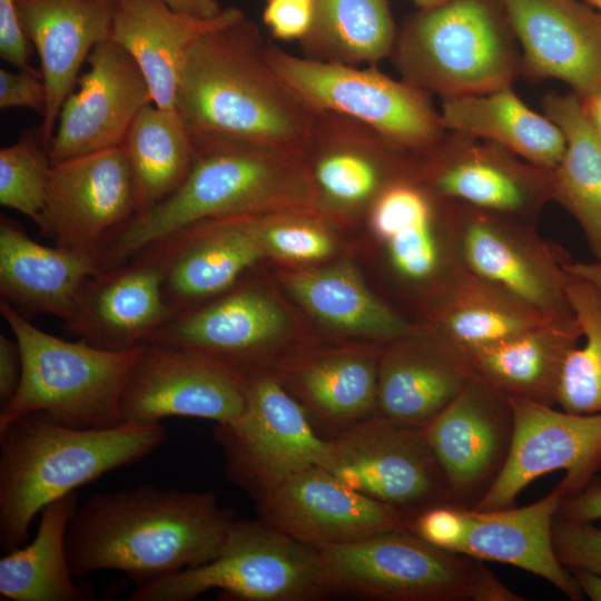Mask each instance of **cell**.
Wrapping results in <instances>:
<instances>
[{
    "label": "cell",
    "instance_id": "obj_1",
    "mask_svg": "<svg viewBox=\"0 0 601 601\" xmlns=\"http://www.w3.org/2000/svg\"><path fill=\"white\" fill-rule=\"evenodd\" d=\"M234 522L210 491L140 485L97 493L70 516L67 556L76 580L116 570L141 583L214 560Z\"/></svg>",
    "mask_w": 601,
    "mask_h": 601
},
{
    "label": "cell",
    "instance_id": "obj_2",
    "mask_svg": "<svg viewBox=\"0 0 601 601\" xmlns=\"http://www.w3.org/2000/svg\"><path fill=\"white\" fill-rule=\"evenodd\" d=\"M265 49L245 13L194 42L176 99L193 142L255 145L304 157L317 112L277 78Z\"/></svg>",
    "mask_w": 601,
    "mask_h": 601
},
{
    "label": "cell",
    "instance_id": "obj_3",
    "mask_svg": "<svg viewBox=\"0 0 601 601\" xmlns=\"http://www.w3.org/2000/svg\"><path fill=\"white\" fill-rule=\"evenodd\" d=\"M159 424L108 428L61 425L41 412L0 428V545H24L45 506L114 470L145 459L165 440Z\"/></svg>",
    "mask_w": 601,
    "mask_h": 601
},
{
    "label": "cell",
    "instance_id": "obj_4",
    "mask_svg": "<svg viewBox=\"0 0 601 601\" xmlns=\"http://www.w3.org/2000/svg\"><path fill=\"white\" fill-rule=\"evenodd\" d=\"M194 162L168 198L137 215L100 253V268L118 265L186 226L309 206L312 180L304 157L233 142H193Z\"/></svg>",
    "mask_w": 601,
    "mask_h": 601
},
{
    "label": "cell",
    "instance_id": "obj_5",
    "mask_svg": "<svg viewBox=\"0 0 601 601\" xmlns=\"http://www.w3.org/2000/svg\"><path fill=\"white\" fill-rule=\"evenodd\" d=\"M0 313L19 344L22 373L0 410V428L41 412L65 426L108 428L122 422L120 400L142 346L110 351L48 334L1 299Z\"/></svg>",
    "mask_w": 601,
    "mask_h": 601
},
{
    "label": "cell",
    "instance_id": "obj_6",
    "mask_svg": "<svg viewBox=\"0 0 601 601\" xmlns=\"http://www.w3.org/2000/svg\"><path fill=\"white\" fill-rule=\"evenodd\" d=\"M509 30L491 0H446L406 23L396 63L405 81L444 99L487 93L522 67Z\"/></svg>",
    "mask_w": 601,
    "mask_h": 601
},
{
    "label": "cell",
    "instance_id": "obj_7",
    "mask_svg": "<svg viewBox=\"0 0 601 601\" xmlns=\"http://www.w3.org/2000/svg\"><path fill=\"white\" fill-rule=\"evenodd\" d=\"M211 589L243 601L328 597L319 551L258 519L235 520L214 560L141 582L125 600L191 601Z\"/></svg>",
    "mask_w": 601,
    "mask_h": 601
},
{
    "label": "cell",
    "instance_id": "obj_8",
    "mask_svg": "<svg viewBox=\"0 0 601 601\" xmlns=\"http://www.w3.org/2000/svg\"><path fill=\"white\" fill-rule=\"evenodd\" d=\"M265 56L283 85L315 112L355 120L406 151H425L446 134L424 89L405 80L274 47Z\"/></svg>",
    "mask_w": 601,
    "mask_h": 601
},
{
    "label": "cell",
    "instance_id": "obj_9",
    "mask_svg": "<svg viewBox=\"0 0 601 601\" xmlns=\"http://www.w3.org/2000/svg\"><path fill=\"white\" fill-rule=\"evenodd\" d=\"M318 551L328 595L366 600L479 601L489 570L405 526Z\"/></svg>",
    "mask_w": 601,
    "mask_h": 601
},
{
    "label": "cell",
    "instance_id": "obj_10",
    "mask_svg": "<svg viewBox=\"0 0 601 601\" xmlns=\"http://www.w3.org/2000/svg\"><path fill=\"white\" fill-rule=\"evenodd\" d=\"M566 496L560 482L545 496L521 508L477 510L442 504L412 516L405 528L452 553L528 571L578 601L583 592L552 543V523Z\"/></svg>",
    "mask_w": 601,
    "mask_h": 601
},
{
    "label": "cell",
    "instance_id": "obj_11",
    "mask_svg": "<svg viewBox=\"0 0 601 601\" xmlns=\"http://www.w3.org/2000/svg\"><path fill=\"white\" fill-rule=\"evenodd\" d=\"M245 377L244 413L214 431L226 457L227 477L255 500L303 470L327 469L331 440L316 434L280 380L266 371Z\"/></svg>",
    "mask_w": 601,
    "mask_h": 601
},
{
    "label": "cell",
    "instance_id": "obj_12",
    "mask_svg": "<svg viewBox=\"0 0 601 601\" xmlns=\"http://www.w3.org/2000/svg\"><path fill=\"white\" fill-rule=\"evenodd\" d=\"M327 470L347 487L405 518L452 504L446 477L424 427L375 415L331 440Z\"/></svg>",
    "mask_w": 601,
    "mask_h": 601
},
{
    "label": "cell",
    "instance_id": "obj_13",
    "mask_svg": "<svg viewBox=\"0 0 601 601\" xmlns=\"http://www.w3.org/2000/svg\"><path fill=\"white\" fill-rule=\"evenodd\" d=\"M138 214L132 171L117 147L52 164L36 225L55 245L97 260Z\"/></svg>",
    "mask_w": 601,
    "mask_h": 601
},
{
    "label": "cell",
    "instance_id": "obj_14",
    "mask_svg": "<svg viewBox=\"0 0 601 601\" xmlns=\"http://www.w3.org/2000/svg\"><path fill=\"white\" fill-rule=\"evenodd\" d=\"M513 440L506 462L490 490L473 509L513 506L538 477L563 470L568 496L591 484L601 467V414H577L526 398L509 396Z\"/></svg>",
    "mask_w": 601,
    "mask_h": 601
},
{
    "label": "cell",
    "instance_id": "obj_15",
    "mask_svg": "<svg viewBox=\"0 0 601 601\" xmlns=\"http://www.w3.org/2000/svg\"><path fill=\"white\" fill-rule=\"evenodd\" d=\"M246 407L245 375L178 348L146 344L120 400L122 422L159 424L186 416L229 424Z\"/></svg>",
    "mask_w": 601,
    "mask_h": 601
},
{
    "label": "cell",
    "instance_id": "obj_16",
    "mask_svg": "<svg viewBox=\"0 0 601 601\" xmlns=\"http://www.w3.org/2000/svg\"><path fill=\"white\" fill-rule=\"evenodd\" d=\"M452 504L474 508L509 456L514 416L509 396L474 375L425 427Z\"/></svg>",
    "mask_w": 601,
    "mask_h": 601
},
{
    "label": "cell",
    "instance_id": "obj_17",
    "mask_svg": "<svg viewBox=\"0 0 601 601\" xmlns=\"http://www.w3.org/2000/svg\"><path fill=\"white\" fill-rule=\"evenodd\" d=\"M252 217L203 220L139 250L157 265L173 317L231 288L267 253Z\"/></svg>",
    "mask_w": 601,
    "mask_h": 601
},
{
    "label": "cell",
    "instance_id": "obj_18",
    "mask_svg": "<svg viewBox=\"0 0 601 601\" xmlns=\"http://www.w3.org/2000/svg\"><path fill=\"white\" fill-rule=\"evenodd\" d=\"M255 502L263 522L317 550L405 526L398 511L347 487L322 466L289 476Z\"/></svg>",
    "mask_w": 601,
    "mask_h": 601
},
{
    "label": "cell",
    "instance_id": "obj_19",
    "mask_svg": "<svg viewBox=\"0 0 601 601\" xmlns=\"http://www.w3.org/2000/svg\"><path fill=\"white\" fill-rule=\"evenodd\" d=\"M87 61L61 107L48 147L51 164L121 147L139 111L152 102L139 67L111 38L96 45Z\"/></svg>",
    "mask_w": 601,
    "mask_h": 601
},
{
    "label": "cell",
    "instance_id": "obj_20",
    "mask_svg": "<svg viewBox=\"0 0 601 601\" xmlns=\"http://www.w3.org/2000/svg\"><path fill=\"white\" fill-rule=\"evenodd\" d=\"M171 318L160 272L139 252L88 277L63 326L95 347L126 351L150 343Z\"/></svg>",
    "mask_w": 601,
    "mask_h": 601
},
{
    "label": "cell",
    "instance_id": "obj_21",
    "mask_svg": "<svg viewBox=\"0 0 601 601\" xmlns=\"http://www.w3.org/2000/svg\"><path fill=\"white\" fill-rule=\"evenodd\" d=\"M285 324L283 311L266 293L236 283L173 317L150 343L203 356L246 376L257 372V361L267 355Z\"/></svg>",
    "mask_w": 601,
    "mask_h": 601
},
{
    "label": "cell",
    "instance_id": "obj_22",
    "mask_svg": "<svg viewBox=\"0 0 601 601\" xmlns=\"http://www.w3.org/2000/svg\"><path fill=\"white\" fill-rule=\"evenodd\" d=\"M522 68L569 85L581 99L601 83V12L581 0H499Z\"/></svg>",
    "mask_w": 601,
    "mask_h": 601
},
{
    "label": "cell",
    "instance_id": "obj_23",
    "mask_svg": "<svg viewBox=\"0 0 601 601\" xmlns=\"http://www.w3.org/2000/svg\"><path fill=\"white\" fill-rule=\"evenodd\" d=\"M116 0H16L28 39L39 56L47 100L39 128L48 149L61 107L78 72L99 42L111 36Z\"/></svg>",
    "mask_w": 601,
    "mask_h": 601
},
{
    "label": "cell",
    "instance_id": "obj_24",
    "mask_svg": "<svg viewBox=\"0 0 601 601\" xmlns=\"http://www.w3.org/2000/svg\"><path fill=\"white\" fill-rule=\"evenodd\" d=\"M426 151L441 195L500 214H516L551 193L552 170L525 166L495 142L452 131Z\"/></svg>",
    "mask_w": 601,
    "mask_h": 601
},
{
    "label": "cell",
    "instance_id": "obj_25",
    "mask_svg": "<svg viewBox=\"0 0 601 601\" xmlns=\"http://www.w3.org/2000/svg\"><path fill=\"white\" fill-rule=\"evenodd\" d=\"M243 14L228 7L215 17L199 18L177 12L160 0H116L110 38L139 67L152 102L176 109L180 75L194 42Z\"/></svg>",
    "mask_w": 601,
    "mask_h": 601
},
{
    "label": "cell",
    "instance_id": "obj_26",
    "mask_svg": "<svg viewBox=\"0 0 601 601\" xmlns=\"http://www.w3.org/2000/svg\"><path fill=\"white\" fill-rule=\"evenodd\" d=\"M461 236L471 274L545 317L573 314L563 264L551 263L542 250L490 216H471Z\"/></svg>",
    "mask_w": 601,
    "mask_h": 601
},
{
    "label": "cell",
    "instance_id": "obj_27",
    "mask_svg": "<svg viewBox=\"0 0 601 601\" xmlns=\"http://www.w3.org/2000/svg\"><path fill=\"white\" fill-rule=\"evenodd\" d=\"M98 269L95 258L41 245L14 220L0 217V295L22 315L66 321L82 284Z\"/></svg>",
    "mask_w": 601,
    "mask_h": 601
},
{
    "label": "cell",
    "instance_id": "obj_28",
    "mask_svg": "<svg viewBox=\"0 0 601 601\" xmlns=\"http://www.w3.org/2000/svg\"><path fill=\"white\" fill-rule=\"evenodd\" d=\"M581 337L573 313L549 318L465 358L475 376L501 393L553 406L565 357Z\"/></svg>",
    "mask_w": 601,
    "mask_h": 601
},
{
    "label": "cell",
    "instance_id": "obj_29",
    "mask_svg": "<svg viewBox=\"0 0 601 601\" xmlns=\"http://www.w3.org/2000/svg\"><path fill=\"white\" fill-rule=\"evenodd\" d=\"M473 377L466 358L447 345L388 352L378 365L376 415L425 427Z\"/></svg>",
    "mask_w": 601,
    "mask_h": 601
},
{
    "label": "cell",
    "instance_id": "obj_30",
    "mask_svg": "<svg viewBox=\"0 0 601 601\" xmlns=\"http://www.w3.org/2000/svg\"><path fill=\"white\" fill-rule=\"evenodd\" d=\"M440 115L446 130L495 142L540 168L554 169L565 151L561 129L530 109L511 86L444 99Z\"/></svg>",
    "mask_w": 601,
    "mask_h": 601
},
{
    "label": "cell",
    "instance_id": "obj_31",
    "mask_svg": "<svg viewBox=\"0 0 601 601\" xmlns=\"http://www.w3.org/2000/svg\"><path fill=\"white\" fill-rule=\"evenodd\" d=\"M543 109L565 138L564 155L552 169V197L575 218L601 259V137L574 92L549 93Z\"/></svg>",
    "mask_w": 601,
    "mask_h": 601
},
{
    "label": "cell",
    "instance_id": "obj_32",
    "mask_svg": "<svg viewBox=\"0 0 601 601\" xmlns=\"http://www.w3.org/2000/svg\"><path fill=\"white\" fill-rule=\"evenodd\" d=\"M77 493L55 500L40 512L33 540L0 560V595L11 601H89L91 587L75 582L66 550V532Z\"/></svg>",
    "mask_w": 601,
    "mask_h": 601
},
{
    "label": "cell",
    "instance_id": "obj_33",
    "mask_svg": "<svg viewBox=\"0 0 601 601\" xmlns=\"http://www.w3.org/2000/svg\"><path fill=\"white\" fill-rule=\"evenodd\" d=\"M121 147L132 171L139 214L173 195L194 162V144L178 111L154 102L139 111Z\"/></svg>",
    "mask_w": 601,
    "mask_h": 601
},
{
    "label": "cell",
    "instance_id": "obj_34",
    "mask_svg": "<svg viewBox=\"0 0 601 601\" xmlns=\"http://www.w3.org/2000/svg\"><path fill=\"white\" fill-rule=\"evenodd\" d=\"M295 374L306 404L335 435L376 415L378 366L373 355H322L306 361Z\"/></svg>",
    "mask_w": 601,
    "mask_h": 601
},
{
    "label": "cell",
    "instance_id": "obj_35",
    "mask_svg": "<svg viewBox=\"0 0 601 601\" xmlns=\"http://www.w3.org/2000/svg\"><path fill=\"white\" fill-rule=\"evenodd\" d=\"M295 298L322 322L343 332L376 338L407 333V324L380 302L352 266L339 264L288 276Z\"/></svg>",
    "mask_w": 601,
    "mask_h": 601
},
{
    "label": "cell",
    "instance_id": "obj_36",
    "mask_svg": "<svg viewBox=\"0 0 601 601\" xmlns=\"http://www.w3.org/2000/svg\"><path fill=\"white\" fill-rule=\"evenodd\" d=\"M314 17L303 39L322 60L374 63L396 41L388 0H313Z\"/></svg>",
    "mask_w": 601,
    "mask_h": 601
},
{
    "label": "cell",
    "instance_id": "obj_37",
    "mask_svg": "<svg viewBox=\"0 0 601 601\" xmlns=\"http://www.w3.org/2000/svg\"><path fill=\"white\" fill-rule=\"evenodd\" d=\"M469 274L460 277L443 316L445 345L462 356L516 336L549 319Z\"/></svg>",
    "mask_w": 601,
    "mask_h": 601
},
{
    "label": "cell",
    "instance_id": "obj_38",
    "mask_svg": "<svg viewBox=\"0 0 601 601\" xmlns=\"http://www.w3.org/2000/svg\"><path fill=\"white\" fill-rule=\"evenodd\" d=\"M564 289L584 343L565 357L556 404L571 413L601 414V294L589 282L570 274Z\"/></svg>",
    "mask_w": 601,
    "mask_h": 601
},
{
    "label": "cell",
    "instance_id": "obj_39",
    "mask_svg": "<svg viewBox=\"0 0 601 601\" xmlns=\"http://www.w3.org/2000/svg\"><path fill=\"white\" fill-rule=\"evenodd\" d=\"M51 166L39 129L28 130L14 144L1 148V206L14 209L37 224L45 207Z\"/></svg>",
    "mask_w": 601,
    "mask_h": 601
},
{
    "label": "cell",
    "instance_id": "obj_40",
    "mask_svg": "<svg viewBox=\"0 0 601 601\" xmlns=\"http://www.w3.org/2000/svg\"><path fill=\"white\" fill-rule=\"evenodd\" d=\"M254 226L267 252L295 260H316L333 250L331 237L315 225L302 221L272 224L253 216Z\"/></svg>",
    "mask_w": 601,
    "mask_h": 601
},
{
    "label": "cell",
    "instance_id": "obj_41",
    "mask_svg": "<svg viewBox=\"0 0 601 601\" xmlns=\"http://www.w3.org/2000/svg\"><path fill=\"white\" fill-rule=\"evenodd\" d=\"M432 219V208L425 194L416 187L396 183L378 196L372 213V225L383 239H390L398 230Z\"/></svg>",
    "mask_w": 601,
    "mask_h": 601
},
{
    "label": "cell",
    "instance_id": "obj_42",
    "mask_svg": "<svg viewBox=\"0 0 601 601\" xmlns=\"http://www.w3.org/2000/svg\"><path fill=\"white\" fill-rule=\"evenodd\" d=\"M555 554L568 570H585L601 575V529L555 515L552 523Z\"/></svg>",
    "mask_w": 601,
    "mask_h": 601
},
{
    "label": "cell",
    "instance_id": "obj_43",
    "mask_svg": "<svg viewBox=\"0 0 601 601\" xmlns=\"http://www.w3.org/2000/svg\"><path fill=\"white\" fill-rule=\"evenodd\" d=\"M387 243L394 265L406 277L422 279L435 270L439 253L431 221L403 228Z\"/></svg>",
    "mask_w": 601,
    "mask_h": 601
},
{
    "label": "cell",
    "instance_id": "obj_44",
    "mask_svg": "<svg viewBox=\"0 0 601 601\" xmlns=\"http://www.w3.org/2000/svg\"><path fill=\"white\" fill-rule=\"evenodd\" d=\"M313 0H267L263 19L275 38L303 40L313 23Z\"/></svg>",
    "mask_w": 601,
    "mask_h": 601
},
{
    "label": "cell",
    "instance_id": "obj_45",
    "mask_svg": "<svg viewBox=\"0 0 601 601\" xmlns=\"http://www.w3.org/2000/svg\"><path fill=\"white\" fill-rule=\"evenodd\" d=\"M0 57L20 71L42 77L29 63L28 37L21 24L16 0H0Z\"/></svg>",
    "mask_w": 601,
    "mask_h": 601
},
{
    "label": "cell",
    "instance_id": "obj_46",
    "mask_svg": "<svg viewBox=\"0 0 601 601\" xmlns=\"http://www.w3.org/2000/svg\"><path fill=\"white\" fill-rule=\"evenodd\" d=\"M47 100L42 77L0 69V108L24 107L45 112Z\"/></svg>",
    "mask_w": 601,
    "mask_h": 601
},
{
    "label": "cell",
    "instance_id": "obj_47",
    "mask_svg": "<svg viewBox=\"0 0 601 601\" xmlns=\"http://www.w3.org/2000/svg\"><path fill=\"white\" fill-rule=\"evenodd\" d=\"M22 362L19 344L0 334V403L7 405L14 396L21 380Z\"/></svg>",
    "mask_w": 601,
    "mask_h": 601
},
{
    "label": "cell",
    "instance_id": "obj_48",
    "mask_svg": "<svg viewBox=\"0 0 601 601\" xmlns=\"http://www.w3.org/2000/svg\"><path fill=\"white\" fill-rule=\"evenodd\" d=\"M556 515L579 522L601 520V484H590L583 491L566 496Z\"/></svg>",
    "mask_w": 601,
    "mask_h": 601
},
{
    "label": "cell",
    "instance_id": "obj_49",
    "mask_svg": "<svg viewBox=\"0 0 601 601\" xmlns=\"http://www.w3.org/2000/svg\"><path fill=\"white\" fill-rule=\"evenodd\" d=\"M173 10L199 18H211L219 14L224 8L217 0H160Z\"/></svg>",
    "mask_w": 601,
    "mask_h": 601
},
{
    "label": "cell",
    "instance_id": "obj_50",
    "mask_svg": "<svg viewBox=\"0 0 601 601\" xmlns=\"http://www.w3.org/2000/svg\"><path fill=\"white\" fill-rule=\"evenodd\" d=\"M563 268L568 274L589 282L601 294V259L591 263H565Z\"/></svg>",
    "mask_w": 601,
    "mask_h": 601
},
{
    "label": "cell",
    "instance_id": "obj_51",
    "mask_svg": "<svg viewBox=\"0 0 601 601\" xmlns=\"http://www.w3.org/2000/svg\"><path fill=\"white\" fill-rule=\"evenodd\" d=\"M571 573L583 594L593 601H601V575L585 570H573Z\"/></svg>",
    "mask_w": 601,
    "mask_h": 601
},
{
    "label": "cell",
    "instance_id": "obj_52",
    "mask_svg": "<svg viewBox=\"0 0 601 601\" xmlns=\"http://www.w3.org/2000/svg\"><path fill=\"white\" fill-rule=\"evenodd\" d=\"M581 100L590 122L601 137V83Z\"/></svg>",
    "mask_w": 601,
    "mask_h": 601
},
{
    "label": "cell",
    "instance_id": "obj_53",
    "mask_svg": "<svg viewBox=\"0 0 601 601\" xmlns=\"http://www.w3.org/2000/svg\"><path fill=\"white\" fill-rule=\"evenodd\" d=\"M413 1L421 10L435 7L446 0H411Z\"/></svg>",
    "mask_w": 601,
    "mask_h": 601
},
{
    "label": "cell",
    "instance_id": "obj_54",
    "mask_svg": "<svg viewBox=\"0 0 601 601\" xmlns=\"http://www.w3.org/2000/svg\"><path fill=\"white\" fill-rule=\"evenodd\" d=\"M581 1L594 8L597 11L601 12V0H581Z\"/></svg>",
    "mask_w": 601,
    "mask_h": 601
}]
</instances>
